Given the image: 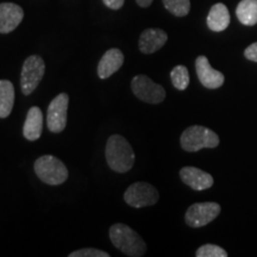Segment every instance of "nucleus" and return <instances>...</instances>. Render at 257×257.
Masks as SVG:
<instances>
[{
  "mask_svg": "<svg viewBox=\"0 0 257 257\" xmlns=\"http://www.w3.org/2000/svg\"><path fill=\"white\" fill-rule=\"evenodd\" d=\"M244 56L248 60L252 61V62H257V42L250 44V46L246 48L245 51H244Z\"/></svg>",
  "mask_w": 257,
  "mask_h": 257,
  "instance_id": "23",
  "label": "nucleus"
},
{
  "mask_svg": "<svg viewBox=\"0 0 257 257\" xmlns=\"http://www.w3.org/2000/svg\"><path fill=\"white\" fill-rule=\"evenodd\" d=\"M34 169L44 184L59 186L68 179V169L62 161L53 155H44L35 161Z\"/></svg>",
  "mask_w": 257,
  "mask_h": 257,
  "instance_id": "3",
  "label": "nucleus"
},
{
  "mask_svg": "<svg viewBox=\"0 0 257 257\" xmlns=\"http://www.w3.org/2000/svg\"><path fill=\"white\" fill-rule=\"evenodd\" d=\"M180 178L184 184L194 189V191H204L211 188L213 185V178L211 174L195 167H184L180 170Z\"/></svg>",
  "mask_w": 257,
  "mask_h": 257,
  "instance_id": "12",
  "label": "nucleus"
},
{
  "mask_svg": "<svg viewBox=\"0 0 257 257\" xmlns=\"http://www.w3.org/2000/svg\"><path fill=\"white\" fill-rule=\"evenodd\" d=\"M160 199L157 189L148 182H135L124 193V200L131 207L153 206Z\"/></svg>",
  "mask_w": 257,
  "mask_h": 257,
  "instance_id": "6",
  "label": "nucleus"
},
{
  "mask_svg": "<svg viewBox=\"0 0 257 257\" xmlns=\"http://www.w3.org/2000/svg\"><path fill=\"white\" fill-rule=\"evenodd\" d=\"M168 35L161 29H147L142 32L138 47L143 54H154L166 44Z\"/></svg>",
  "mask_w": 257,
  "mask_h": 257,
  "instance_id": "13",
  "label": "nucleus"
},
{
  "mask_svg": "<svg viewBox=\"0 0 257 257\" xmlns=\"http://www.w3.org/2000/svg\"><path fill=\"white\" fill-rule=\"evenodd\" d=\"M197 257H227V252L214 244H205L195 252Z\"/></svg>",
  "mask_w": 257,
  "mask_h": 257,
  "instance_id": "21",
  "label": "nucleus"
},
{
  "mask_svg": "<svg viewBox=\"0 0 257 257\" xmlns=\"http://www.w3.org/2000/svg\"><path fill=\"white\" fill-rule=\"evenodd\" d=\"M162 3L170 14L176 17H185L189 14V10H191L189 0H162Z\"/></svg>",
  "mask_w": 257,
  "mask_h": 257,
  "instance_id": "20",
  "label": "nucleus"
},
{
  "mask_svg": "<svg viewBox=\"0 0 257 257\" xmlns=\"http://www.w3.org/2000/svg\"><path fill=\"white\" fill-rule=\"evenodd\" d=\"M15 105V87L9 80H0V118L11 114Z\"/></svg>",
  "mask_w": 257,
  "mask_h": 257,
  "instance_id": "17",
  "label": "nucleus"
},
{
  "mask_svg": "<svg viewBox=\"0 0 257 257\" xmlns=\"http://www.w3.org/2000/svg\"><path fill=\"white\" fill-rule=\"evenodd\" d=\"M173 86L179 91H185L189 85V73L185 66H176L170 72Z\"/></svg>",
  "mask_w": 257,
  "mask_h": 257,
  "instance_id": "19",
  "label": "nucleus"
},
{
  "mask_svg": "<svg viewBox=\"0 0 257 257\" xmlns=\"http://www.w3.org/2000/svg\"><path fill=\"white\" fill-rule=\"evenodd\" d=\"M46 73V63L38 55H31L24 61L21 74V88L23 94L29 95L40 85Z\"/></svg>",
  "mask_w": 257,
  "mask_h": 257,
  "instance_id": "5",
  "label": "nucleus"
},
{
  "mask_svg": "<svg viewBox=\"0 0 257 257\" xmlns=\"http://www.w3.org/2000/svg\"><path fill=\"white\" fill-rule=\"evenodd\" d=\"M123 63V53L117 48H112V49L106 51L98 64V76L101 80L110 78L118 69H120Z\"/></svg>",
  "mask_w": 257,
  "mask_h": 257,
  "instance_id": "14",
  "label": "nucleus"
},
{
  "mask_svg": "<svg viewBox=\"0 0 257 257\" xmlns=\"http://www.w3.org/2000/svg\"><path fill=\"white\" fill-rule=\"evenodd\" d=\"M230 25V12L221 3L212 6L207 16V27L214 32L224 31Z\"/></svg>",
  "mask_w": 257,
  "mask_h": 257,
  "instance_id": "16",
  "label": "nucleus"
},
{
  "mask_svg": "<svg viewBox=\"0 0 257 257\" xmlns=\"http://www.w3.org/2000/svg\"><path fill=\"white\" fill-rule=\"evenodd\" d=\"M125 0H102V3L111 10H119L124 5Z\"/></svg>",
  "mask_w": 257,
  "mask_h": 257,
  "instance_id": "24",
  "label": "nucleus"
},
{
  "mask_svg": "<svg viewBox=\"0 0 257 257\" xmlns=\"http://www.w3.org/2000/svg\"><path fill=\"white\" fill-rule=\"evenodd\" d=\"M236 15L243 25H255L257 23V0H242L237 5Z\"/></svg>",
  "mask_w": 257,
  "mask_h": 257,
  "instance_id": "18",
  "label": "nucleus"
},
{
  "mask_svg": "<svg viewBox=\"0 0 257 257\" xmlns=\"http://www.w3.org/2000/svg\"><path fill=\"white\" fill-rule=\"evenodd\" d=\"M182 149L186 152L194 153L205 148H216L219 144V137L211 128L193 125L186 128L180 138Z\"/></svg>",
  "mask_w": 257,
  "mask_h": 257,
  "instance_id": "4",
  "label": "nucleus"
},
{
  "mask_svg": "<svg viewBox=\"0 0 257 257\" xmlns=\"http://www.w3.org/2000/svg\"><path fill=\"white\" fill-rule=\"evenodd\" d=\"M24 18V11L14 3L0 4V34H10L21 24Z\"/></svg>",
  "mask_w": 257,
  "mask_h": 257,
  "instance_id": "11",
  "label": "nucleus"
},
{
  "mask_svg": "<svg viewBox=\"0 0 257 257\" xmlns=\"http://www.w3.org/2000/svg\"><path fill=\"white\" fill-rule=\"evenodd\" d=\"M69 257H110V253L94 248H85L70 252Z\"/></svg>",
  "mask_w": 257,
  "mask_h": 257,
  "instance_id": "22",
  "label": "nucleus"
},
{
  "mask_svg": "<svg viewBox=\"0 0 257 257\" xmlns=\"http://www.w3.org/2000/svg\"><path fill=\"white\" fill-rule=\"evenodd\" d=\"M220 213V205L217 202H197L186 212L185 220L189 226L201 227L211 223Z\"/></svg>",
  "mask_w": 257,
  "mask_h": 257,
  "instance_id": "9",
  "label": "nucleus"
},
{
  "mask_svg": "<svg viewBox=\"0 0 257 257\" xmlns=\"http://www.w3.org/2000/svg\"><path fill=\"white\" fill-rule=\"evenodd\" d=\"M43 130V113L41 108L34 106L29 110L23 126V135L28 141H37Z\"/></svg>",
  "mask_w": 257,
  "mask_h": 257,
  "instance_id": "15",
  "label": "nucleus"
},
{
  "mask_svg": "<svg viewBox=\"0 0 257 257\" xmlns=\"http://www.w3.org/2000/svg\"><path fill=\"white\" fill-rule=\"evenodd\" d=\"M195 70L198 78L204 87L208 89H216L223 86L225 81L224 75L219 70L212 68L206 56H199L195 60Z\"/></svg>",
  "mask_w": 257,
  "mask_h": 257,
  "instance_id": "10",
  "label": "nucleus"
},
{
  "mask_svg": "<svg viewBox=\"0 0 257 257\" xmlns=\"http://www.w3.org/2000/svg\"><path fill=\"white\" fill-rule=\"evenodd\" d=\"M154 0H136V3L141 8H149L153 4Z\"/></svg>",
  "mask_w": 257,
  "mask_h": 257,
  "instance_id": "25",
  "label": "nucleus"
},
{
  "mask_svg": "<svg viewBox=\"0 0 257 257\" xmlns=\"http://www.w3.org/2000/svg\"><path fill=\"white\" fill-rule=\"evenodd\" d=\"M68 104L69 96L66 93H60L51 100L47 113V125L51 133L59 134L66 128Z\"/></svg>",
  "mask_w": 257,
  "mask_h": 257,
  "instance_id": "8",
  "label": "nucleus"
},
{
  "mask_svg": "<svg viewBox=\"0 0 257 257\" xmlns=\"http://www.w3.org/2000/svg\"><path fill=\"white\" fill-rule=\"evenodd\" d=\"M131 89L140 100L149 104H160L165 100L166 91L147 75H136L131 81Z\"/></svg>",
  "mask_w": 257,
  "mask_h": 257,
  "instance_id": "7",
  "label": "nucleus"
},
{
  "mask_svg": "<svg viewBox=\"0 0 257 257\" xmlns=\"http://www.w3.org/2000/svg\"><path fill=\"white\" fill-rule=\"evenodd\" d=\"M110 239L115 248L130 257H141L147 251V244L142 237L126 224L112 225Z\"/></svg>",
  "mask_w": 257,
  "mask_h": 257,
  "instance_id": "2",
  "label": "nucleus"
},
{
  "mask_svg": "<svg viewBox=\"0 0 257 257\" xmlns=\"http://www.w3.org/2000/svg\"><path fill=\"white\" fill-rule=\"evenodd\" d=\"M107 165L113 172L126 173L135 163V153L130 143L120 135H113L108 138L105 152Z\"/></svg>",
  "mask_w": 257,
  "mask_h": 257,
  "instance_id": "1",
  "label": "nucleus"
}]
</instances>
